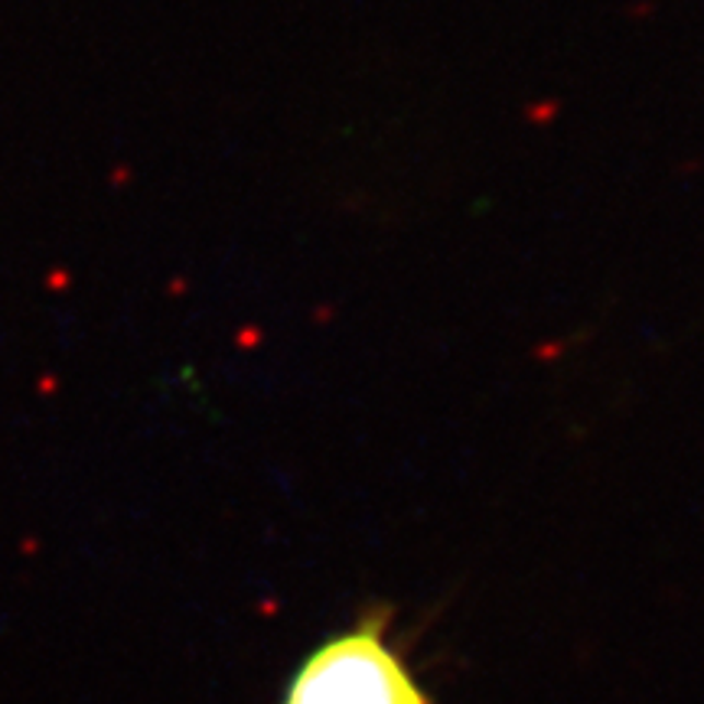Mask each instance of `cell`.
Returning <instances> with one entry per match:
<instances>
[{"instance_id":"cell-1","label":"cell","mask_w":704,"mask_h":704,"mask_svg":"<svg viewBox=\"0 0 704 704\" xmlns=\"http://www.w3.org/2000/svg\"><path fill=\"white\" fill-rule=\"evenodd\" d=\"M281 704H430V695L389 620L362 616L300 659Z\"/></svg>"}]
</instances>
